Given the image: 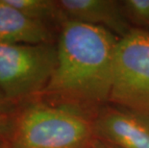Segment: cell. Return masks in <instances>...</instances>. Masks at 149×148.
<instances>
[{
    "mask_svg": "<svg viewBox=\"0 0 149 148\" xmlns=\"http://www.w3.org/2000/svg\"><path fill=\"white\" fill-rule=\"evenodd\" d=\"M119 37L103 27L64 20L46 101L83 108L109 101Z\"/></svg>",
    "mask_w": 149,
    "mask_h": 148,
    "instance_id": "cell-1",
    "label": "cell"
},
{
    "mask_svg": "<svg viewBox=\"0 0 149 148\" xmlns=\"http://www.w3.org/2000/svg\"><path fill=\"white\" fill-rule=\"evenodd\" d=\"M94 140L93 119L82 108L37 98L15 113L8 148H86Z\"/></svg>",
    "mask_w": 149,
    "mask_h": 148,
    "instance_id": "cell-2",
    "label": "cell"
},
{
    "mask_svg": "<svg viewBox=\"0 0 149 148\" xmlns=\"http://www.w3.org/2000/svg\"><path fill=\"white\" fill-rule=\"evenodd\" d=\"M56 64L57 47L54 43H0V90L17 107L40 98Z\"/></svg>",
    "mask_w": 149,
    "mask_h": 148,
    "instance_id": "cell-3",
    "label": "cell"
},
{
    "mask_svg": "<svg viewBox=\"0 0 149 148\" xmlns=\"http://www.w3.org/2000/svg\"><path fill=\"white\" fill-rule=\"evenodd\" d=\"M109 102L149 115V32L132 28L120 38Z\"/></svg>",
    "mask_w": 149,
    "mask_h": 148,
    "instance_id": "cell-4",
    "label": "cell"
},
{
    "mask_svg": "<svg viewBox=\"0 0 149 148\" xmlns=\"http://www.w3.org/2000/svg\"><path fill=\"white\" fill-rule=\"evenodd\" d=\"M94 137L117 148H149V115L108 107L93 119Z\"/></svg>",
    "mask_w": 149,
    "mask_h": 148,
    "instance_id": "cell-5",
    "label": "cell"
},
{
    "mask_svg": "<svg viewBox=\"0 0 149 148\" xmlns=\"http://www.w3.org/2000/svg\"><path fill=\"white\" fill-rule=\"evenodd\" d=\"M65 20L103 27L119 38L132 30L122 4L113 0H60Z\"/></svg>",
    "mask_w": 149,
    "mask_h": 148,
    "instance_id": "cell-6",
    "label": "cell"
},
{
    "mask_svg": "<svg viewBox=\"0 0 149 148\" xmlns=\"http://www.w3.org/2000/svg\"><path fill=\"white\" fill-rule=\"evenodd\" d=\"M54 35L48 25L31 19L0 0V43L1 44H40L53 43Z\"/></svg>",
    "mask_w": 149,
    "mask_h": 148,
    "instance_id": "cell-7",
    "label": "cell"
},
{
    "mask_svg": "<svg viewBox=\"0 0 149 148\" xmlns=\"http://www.w3.org/2000/svg\"><path fill=\"white\" fill-rule=\"evenodd\" d=\"M9 4L31 19L37 20L51 27L52 23L61 26L64 17L58 2L52 0H6Z\"/></svg>",
    "mask_w": 149,
    "mask_h": 148,
    "instance_id": "cell-8",
    "label": "cell"
},
{
    "mask_svg": "<svg viewBox=\"0 0 149 148\" xmlns=\"http://www.w3.org/2000/svg\"><path fill=\"white\" fill-rule=\"evenodd\" d=\"M122 7L129 20L139 26L149 27V0H126Z\"/></svg>",
    "mask_w": 149,
    "mask_h": 148,
    "instance_id": "cell-9",
    "label": "cell"
},
{
    "mask_svg": "<svg viewBox=\"0 0 149 148\" xmlns=\"http://www.w3.org/2000/svg\"><path fill=\"white\" fill-rule=\"evenodd\" d=\"M15 114L0 112V148H8Z\"/></svg>",
    "mask_w": 149,
    "mask_h": 148,
    "instance_id": "cell-10",
    "label": "cell"
},
{
    "mask_svg": "<svg viewBox=\"0 0 149 148\" xmlns=\"http://www.w3.org/2000/svg\"><path fill=\"white\" fill-rule=\"evenodd\" d=\"M18 107L14 105L8 98L4 95V93L0 90V112L6 114H15Z\"/></svg>",
    "mask_w": 149,
    "mask_h": 148,
    "instance_id": "cell-11",
    "label": "cell"
},
{
    "mask_svg": "<svg viewBox=\"0 0 149 148\" xmlns=\"http://www.w3.org/2000/svg\"><path fill=\"white\" fill-rule=\"evenodd\" d=\"M91 147L93 148H117L116 146H113L111 145L109 143H106V142H103V141H101L99 140H94V141L91 144Z\"/></svg>",
    "mask_w": 149,
    "mask_h": 148,
    "instance_id": "cell-12",
    "label": "cell"
}]
</instances>
